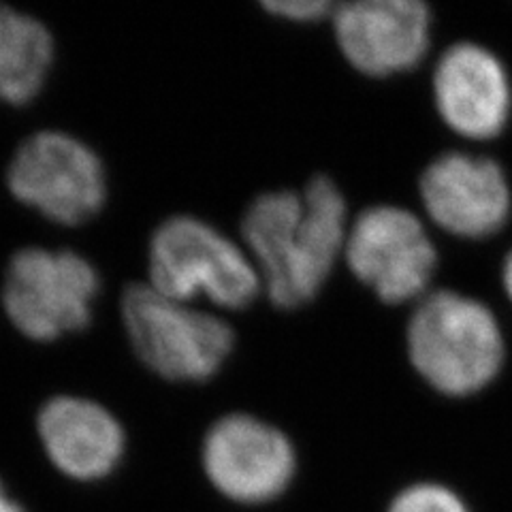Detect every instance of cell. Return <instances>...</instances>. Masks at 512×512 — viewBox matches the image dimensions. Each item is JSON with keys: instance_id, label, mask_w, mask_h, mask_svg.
Listing matches in <instances>:
<instances>
[{"instance_id": "cell-1", "label": "cell", "mask_w": 512, "mask_h": 512, "mask_svg": "<svg viewBox=\"0 0 512 512\" xmlns=\"http://www.w3.org/2000/svg\"><path fill=\"white\" fill-rule=\"evenodd\" d=\"M348 229L344 195L327 175H316L303 192H263L242 218L263 291L286 310L318 295L344 256Z\"/></svg>"}, {"instance_id": "cell-2", "label": "cell", "mask_w": 512, "mask_h": 512, "mask_svg": "<svg viewBox=\"0 0 512 512\" xmlns=\"http://www.w3.org/2000/svg\"><path fill=\"white\" fill-rule=\"evenodd\" d=\"M408 355L436 391L466 397L500 374L504 335L485 303L457 291H436L410 316Z\"/></svg>"}, {"instance_id": "cell-3", "label": "cell", "mask_w": 512, "mask_h": 512, "mask_svg": "<svg viewBox=\"0 0 512 512\" xmlns=\"http://www.w3.org/2000/svg\"><path fill=\"white\" fill-rule=\"evenodd\" d=\"M148 271L150 286L184 303L205 295L220 308L244 310L263 291L248 250L188 214L171 216L154 229Z\"/></svg>"}, {"instance_id": "cell-4", "label": "cell", "mask_w": 512, "mask_h": 512, "mask_svg": "<svg viewBox=\"0 0 512 512\" xmlns=\"http://www.w3.org/2000/svg\"><path fill=\"white\" fill-rule=\"evenodd\" d=\"M120 312L137 357L171 382L214 378L235 346L227 320L165 297L150 284H128Z\"/></svg>"}, {"instance_id": "cell-5", "label": "cell", "mask_w": 512, "mask_h": 512, "mask_svg": "<svg viewBox=\"0 0 512 512\" xmlns=\"http://www.w3.org/2000/svg\"><path fill=\"white\" fill-rule=\"evenodd\" d=\"M99 291V271L86 256L28 246L9 259L3 306L11 325L28 340L52 342L90 325Z\"/></svg>"}, {"instance_id": "cell-6", "label": "cell", "mask_w": 512, "mask_h": 512, "mask_svg": "<svg viewBox=\"0 0 512 512\" xmlns=\"http://www.w3.org/2000/svg\"><path fill=\"white\" fill-rule=\"evenodd\" d=\"M7 186L20 203L58 224L88 222L107 201V171L86 141L64 131H37L15 150Z\"/></svg>"}, {"instance_id": "cell-7", "label": "cell", "mask_w": 512, "mask_h": 512, "mask_svg": "<svg viewBox=\"0 0 512 512\" xmlns=\"http://www.w3.org/2000/svg\"><path fill=\"white\" fill-rule=\"evenodd\" d=\"M344 259L384 303L425 297L438 252L423 222L399 205H374L350 222Z\"/></svg>"}, {"instance_id": "cell-8", "label": "cell", "mask_w": 512, "mask_h": 512, "mask_svg": "<svg viewBox=\"0 0 512 512\" xmlns=\"http://www.w3.org/2000/svg\"><path fill=\"white\" fill-rule=\"evenodd\" d=\"M203 470L210 483L237 504H265L293 483V442L252 414L233 412L216 421L203 440Z\"/></svg>"}, {"instance_id": "cell-9", "label": "cell", "mask_w": 512, "mask_h": 512, "mask_svg": "<svg viewBox=\"0 0 512 512\" xmlns=\"http://www.w3.org/2000/svg\"><path fill=\"white\" fill-rule=\"evenodd\" d=\"M331 22L342 54L365 75L410 71L429 50L431 13L421 0H352L335 5Z\"/></svg>"}, {"instance_id": "cell-10", "label": "cell", "mask_w": 512, "mask_h": 512, "mask_svg": "<svg viewBox=\"0 0 512 512\" xmlns=\"http://www.w3.org/2000/svg\"><path fill=\"white\" fill-rule=\"evenodd\" d=\"M421 199L429 218L457 237L498 233L512 207L504 169L487 156L448 152L421 175Z\"/></svg>"}, {"instance_id": "cell-11", "label": "cell", "mask_w": 512, "mask_h": 512, "mask_svg": "<svg viewBox=\"0 0 512 512\" xmlns=\"http://www.w3.org/2000/svg\"><path fill=\"white\" fill-rule=\"evenodd\" d=\"M434 101L442 120L461 137H498L512 109L504 64L483 45L448 47L434 71Z\"/></svg>"}, {"instance_id": "cell-12", "label": "cell", "mask_w": 512, "mask_h": 512, "mask_svg": "<svg viewBox=\"0 0 512 512\" xmlns=\"http://www.w3.org/2000/svg\"><path fill=\"white\" fill-rule=\"evenodd\" d=\"M37 431L47 457L75 480H99L124 455V429L105 406L88 397L56 395L41 406Z\"/></svg>"}, {"instance_id": "cell-13", "label": "cell", "mask_w": 512, "mask_h": 512, "mask_svg": "<svg viewBox=\"0 0 512 512\" xmlns=\"http://www.w3.org/2000/svg\"><path fill=\"white\" fill-rule=\"evenodd\" d=\"M54 62V37L47 26L0 3V101L24 105L43 88Z\"/></svg>"}, {"instance_id": "cell-14", "label": "cell", "mask_w": 512, "mask_h": 512, "mask_svg": "<svg viewBox=\"0 0 512 512\" xmlns=\"http://www.w3.org/2000/svg\"><path fill=\"white\" fill-rule=\"evenodd\" d=\"M387 512H470V508L446 485L416 483L399 491Z\"/></svg>"}, {"instance_id": "cell-15", "label": "cell", "mask_w": 512, "mask_h": 512, "mask_svg": "<svg viewBox=\"0 0 512 512\" xmlns=\"http://www.w3.org/2000/svg\"><path fill=\"white\" fill-rule=\"evenodd\" d=\"M263 9L293 22H316L331 18L335 5L327 0H265Z\"/></svg>"}, {"instance_id": "cell-16", "label": "cell", "mask_w": 512, "mask_h": 512, "mask_svg": "<svg viewBox=\"0 0 512 512\" xmlns=\"http://www.w3.org/2000/svg\"><path fill=\"white\" fill-rule=\"evenodd\" d=\"M0 512H24V508L7 493L3 483H0Z\"/></svg>"}, {"instance_id": "cell-17", "label": "cell", "mask_w": 512, "mask_h": 512, "mask_svg": "<svg viewBox=\"0 0 512 512\" xmlns=\"http://www.w3.org/2000/svg\"><path fill=\"white\" fill-rule=\"evenodd\" d=\"M502 284H504V291H506L508 299L512 301V250L508 252L504 267H502Z\"/></svg>"}]
</instances>
